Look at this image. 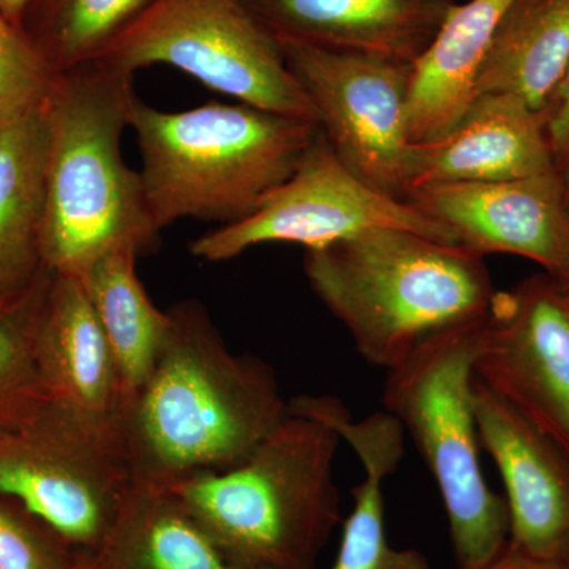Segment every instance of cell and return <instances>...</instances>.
I'll return each instance as SVG.
<instances>
[{
    "label": "cell",
    "instance_id": "obj_1",
    "mask_svg": "<svg viewBox=\"0 0 569 569\" xmlns=\"http://www.w3.org/2000/svg\"><path fill=\"white\" fill-rule=\"evenodd\" d=\"M168 316L151 376L119 417L134 481L160 488L239 466L288 415L272 367L233 353L203 306Z\"/></svg>",
    "mask_w": 569,
    "mask_h": 569
},
{
    "label": "cell",
    "instance_id": "obj_2",
    "mask_svg": "<svg viewBox=\"0 0 569 569\" xmlns=\"http://www.w3.org/2000/svg\"><path fill=\"white\" fill-rule=\"evenodd\" d=\"M137 93L133 73L104 61L56 74L48 119L47 217L41 258L54 274L81 277L104 254L159 239L141 176L122 159Z\"/></svg>",
    "mask_w": 569,
    "mask_h": 569
},
{
    "label": "cell",
    "instance_id": "obj_3",
    "mask_svg": "<svg viewBox=\"0 0 569 569\" xmlns=\"http://www.w3.org/2000/svg\"><path fill=\"white\" fill-rule=\"evenodd\" d=\"M305 272L358 353L385 370L430 337L488 317L497 295L485 258L396 228L306 250Z\"/></svg>",
    "mask_w": 569,
    "mask_h": 569
},
{
    "label": "cell",
    "instance_id": "obj_4",
    "mask_svg": "<svg viewBox=\"0 0 569 569\" xmlns=\"http://www.w3.org/2000/svg\"><path fill=\"white\" fill-rule=\"evenodd\" d=\"M340 440L328 422L288 410L239 466L167 489L238 567L316 569L343 522Z\"/></svg>",
    "mask_w": 569,
    "mask_h": 569
},
{
    "label": "cell",
    "instance_id": "obj_5",
    "mask_svg": "<svg viewBox=\"0 0 569 569\" xmlns=\"http://www.w3.org/2000/svg\"><path fill=\"white\" fill-rule=\"evenodd\" d=\"M140 146L142 192L153 227L181 219L230 224L252 216L287 181L320 126L246 103L209 102L183 111H130Z\"/></svg>",
    "mask_w": 569,
    "mask_h": 569
},
{
    "label": "cell",
    "instance_id": "obj_6",
    "mask_svg": "<svg viewBox=\"0 0 569 569\" xmlns=\"http://www.w3.org/2000/svg\"><path fill=\"white\" fill-rule=\"evenodd\" d=\"M486 318L430 337L387 370L385 411L403 427L436 481L459 569H485L509 541L505 497L479 460L473 365Z\"/></svg>",
    "mask_w": 569,
    "mask_h": 569
},
{
    "label": "cell",
    "instance_id": "obj_7",
    "mask_svg": "<svg viewBox=\"0 0 569 569\" xmlns=\"http://www.w3.org/2000/svg\"><path fill=\"white\" fill-rule=\"evenodd\" d=\"M97 61L133 74L174 67L236 102L318 123L280 41L244 0H156Z\"/></svg>",
    "mask_w": 569,
    "mask_h": 569
},
{
    "label": "cell",
    "instance_id": "obj_8",
    "mask_svg": "<svg viewBox=\"0 0 569 569\" xmlns=\"http://www.w3.org/2000/svg\"><path fill=\"white\" fill-rule=\"evenodd\" d=\"M133 481L119 422L48 400L0 433V492L89 552L107 537Z\"/></svg>",
    "mask_w": 569,
    "mask_h": 569
},
{
    "label": "cell",
    "instance_id": "obj_9",
    "mask_svg": "<svg viewBox=\"0 0 569 569\" xmlns=\"http://www.w3.org/2000/svg\"><path fill=\"white\" fill-rule=\"evenodd\" d=\"M377 228L413 231L458 244L448 228L418 206L378 192L348 170L320 130L293 174L252 216L200 236L190 252L220 263L261 244L321 249Z\"/></svg>",
    "mask_w": 569,
    "mask_h": 569
},
{
    "label": "cell",
    "instance_id": "obj_10",
    "mask_svg": "<svg viewBox=\"0 0 569 569\" xmlns=\"http://www.w3.org/2000/svg\"><path fill=\"white\" fill-rule=\"evenodd\" d=\"M332 151L378 192L408 201L411 63L280 41Z\"/></svg>",
    "mask_w": 569,
    "mask_h": 569
},
{
    "label": "cell",
    "instance_id": "obj_11",
    "mask_svg": "<svg viewBox=\"0 0 569 569\" xmlns=\"http://www.w3.org/2000/svg\"><path fill=\"white\" fill-rule=\"evenodd\" d=\"M475 378L569 452V291L546 272L497 291Z\"/></svg>",
    "mask_w": 569,
    "mask_h": 569
},
{
    "label": "cell",
    "instance_id": "obj_12",
    "mask_svg": "<svg viewBox=\"0 0 569 569\" xmlns=\"http://www.w3.org/2000/svg\"><path fill=\"white\" fill-rule=\"evenodd\" d=\"M408 201L485 258H527L569 287V211L559 171L482 183L419 189Z\"/></svg>",
    "mask_w": 569,
    "mask_h": 569
},
{
    "label": "cell",
    "instance_id": "obj_13",
    "mask_svg": "<svg viewBox=\"0 0 569 569\" xmlns=\"http://www.w3.org/2000/svg\"><path fill=\"white\" fill-rule=\"evenodd\" d=\"M481 448L507 490L509 542L569 563V452L473 378Z\"/></svg>",
    "mask_w": 569,
    "mask_h": 569
},
{
    "label": "cell",
    "instance_id": "obj_14",
    "mask_svg": "<svg viewBox=\"0 0 569 569\" xmlns=\"http://www.w3.org/2000/svg\"><path fill=\"white\" fill-rule=\"evenodd\" d=\"M557 171L545 114L509 92H481L448 133L413 142L408 198L447 183L511 181Z\"/></svg>",
    "mask_w": 569,
    "mask_h": 569
},
{
    "label": "cell",
    "instance_id": "obj_15",
    "mask_svg": "<svg viewBox=\"0 0 569 569\" xmlns=\"http://www.w3.org/2000/svg\"><path fill=\"white\" fill-rule=\"evenodd\" d=\"M279 41L411 63L459 0H244Z\"/></svg>",
    "mask_w": 569,
    "mask_h": 569
},
{
    "label": "cell",
    "instance_id": "obj_16",
    "mask_svg": "<svg viewBox=\"0 0 569 569\" xmlns=\"http://www.w3.org/2000/svg\"><path fill=\"white\" fill-rule=\"evenodd\" d=\"M37 365L48 399L119 422L121 378L80 277L52 272L37 332Z\"/></svg>",
    "mask_w": 569,
    "mask_h": 569
},
{
    "label": "cell",
    "instance_id": "obj_17",
    "mask_svg": "<svg viewBox=\"0 0 569 569\" xmlns=\"http://www.w3.org/2000/svg\"><path fill=\"white\" fill-rule=\"evenodd\" d=\"M515 0H459L411 66V142L443 137L477 96L478 77L501 18Z\"/></svg>",
    "mask_w": 569,
    "mask_h": 569
},
{
    "label": "cell",
    "instance_id": "obj_18",
    "mask_svg": "<svg viewBox=\"0 0 569 569\" xmlns=\"http://www.w3.org/2000/svg\"><path fill=\"white\" fill-rule=\"evenodd\" d=\"M48 134L44 102L0 121V305L43 272Z\"/></svg>",
    "mask_w": 569,
    "mask_h": 569
},
{
    "label": "cell",
    "instance_id": "obj_19",
    "mask_svg": "<svg viewBox=\"0 0 569 569\" xmlns=\"http://www.w3.org/2000/svg\"><path fill=\"white\" fill-rule=\"evenodd\" d=\"M346 440L365 468V479L353 489L355 505L343 520L342 541L331 569H430L417 549L389 545L385 526V479L395 473L406 452V430L388 411L353 421L342 402L321 413Z\"/></svg>",
    "mask_w": 569,
    "mask_h": 569
},
{
    "label": "cell",
    "instance_id": "obj_20",
    "mask_svg": "<svg viewBox=\"0 0 569 569\" xmlns=\"http://www.w3.org/2000/svg\"><path fill=\"white\" fill-rule=\"evenodd\" d=\"M82 569H244L222 550L167 488L133 481L111 529Z\"/></svg>",
    "mask_w": 569,
    "mask_h": 569
},
{
    "label": "cell",
    "instance_id": "obj_21",
    "mask_svg": "<svg viewBox=\"0 0 569 569\" xmlns=\"http://www.w3.org/2000/svg\"><path fill=\"white\" fill-rule=\"evenodd\" d=\"M568 66L569 0H515L482 63L477 93H515L542 111Z\"/></svg>",
    "mask_w": 569,
    "mask_h": 569
},
{
    "label": "cell",
    "instance_id": "obj_22",
    "mask_svg": "<svg viewBox=\"0 0 569 569\" xmlns=\"http://www.w3.org/2000/svg\"><path fill=\"white\" fill-rule=\"evenodd\" d=\"M138 257L132 247L116 250L81 277L118 367L122 408L151 376L170 329V316L153 305L137 274Z\"/></svg>",
    "mask_w": 569,
    "mask_h": 569
},
{
    "label": "cell",
    "instance_id": "obj_23",
    "mask_svg": "<svg viewBox=\"0 0 569 569\" xmlns=\"http://www.w3.org/2000/svg\"><path fill=\"white\" fill-rule=\"evenodd\" d=\"M156 0H36L24 33L56 74L102 58Z\"/></svg>",
    "mask_w": 569,
    "mask_h": 569
},
{
    "label": "cell",
    "instance_id": "obj_24",
    "mask_svg": "<svg viewBox=\"0 0 569 569\" xmlns=\"http://www.w3.org/2000/svg\"><path fill=\"white\" fill-rule=\"evenodd\" d=\"M52 272H43L18 298L0 305V433L10 432L48 402L37 365V332Z\"/></svg>",
    "mask_w": 569,
    "mask_h": 569
},
{
    "label": "cell",
    "instance_id": "obj_25",
    "mask_svg": "<svg viewBox=\"0 0 569 569\" xmlns=\"http://www.w3.org/2000/svg\"><path fill=\"white\" fill-rule=\"evenodd\" d=\"M88 552L17 497L0 492V569H82Z\"/></svg>",
    "mask_w": 569,
    "mask_h": 569
},
{
    "label": "cell",
    "instance_id": "obj_26",
    "mask_svg": "<svg viewBox=\"0 0 569 569\" xmlns=\"http://www.w3.org/2000/svg\"><path fill=\"white\" fill-rule=\"evenodd\" d=\"M56 73L0 11V121L43 103Z\"/></svg>",
    "mask_w": 569,
    "mask_h": 569
},
{
    "label": "cell",
    "instance_id": "obj_27",
    "mask_svg": "<svg viewBox=\"0 0 569 569\" xmlns=\"http://www.w3.org/2000/svg\"><path fill=\"white\" fill-rule=\"evenodd\" d=\"M557 171L569 167V66L542 110Z\"/></svg>",
    "mask_w": 569,
    "mask_h": 569
},
{
    "label": "cell",
    "instance_id": "obj_28",
    "mask_svg": "<svg viewBox=\"0 0 569 569\" xmlns=\"http://www.w3.org/2000/svg\"><path fill=\"white\" fill-rule=\"evenodd\" d=\"M485 569H569L568 561L541 559L508 541L496 560Z\"/></svg>",
    "mask_w": 569,
    "mask_h": 569
},
{
    "label": "cell",
    "instance_id": "obj_29",
    "mask_svg": "<svg viewBox=\"0 0 569 569\" xmlns=\"http://www.w3.org/2000/svg\"><path fill=\"white\" fill-rule=\"evenodd\" d=\"M36 0H0V11L14 26L24 32V21Z\"/></svg>",
    "mask_w": 569,
    "mask_h": 569
},
{
    "label": "cell",
    "instance_id": "obj_30",
    "mask_svg": "<svg viewBox=\"0 0 569 569\" xmlns=\"http://www.w3.org/2000/svg\"><path fill=\"white\" fill-rule=\"evenodd\" d=\"M561 181H563L565 198H567L568 211H569V167L560 171Z\"/></svg>",
    "mask_w": 569,
    "mask_h": 569
},
{
    "label": "cell",
    "instance_id": "obj_31",
    "mask_svg": "<svg viewBox=\"0 0 569 569\" xmlns=\"http://www.w3.org/2000/svg\"><path fill=\"white\" fill-rule=\"evenodd\" d=\"M565 287H567V288H568V291H569V287H568V284H565Z\"/></svg>",
    "mask_w": 569,
    "mask_h": 569
},
{
    "label": "cell",
    "instance_id": "obj_32",
    "mask_svg": "<svg viewBox=\"0 0 569 569\" xmlns=\"http://www.w3.org/2000/svg\"><path fill=\"white\" fill-rule=\"evenodd\" d=\"M565 284V283H563Z\"/></svg>",
    "mask_w": 569,
    "mask_h": 569
}]
</instances>
